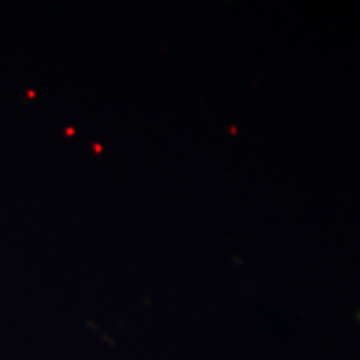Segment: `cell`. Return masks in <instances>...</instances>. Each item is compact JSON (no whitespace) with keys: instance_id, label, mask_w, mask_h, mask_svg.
Wrapping results in <instances>:
<instances>
[]
</instances>
